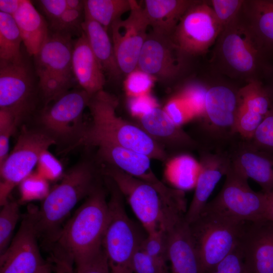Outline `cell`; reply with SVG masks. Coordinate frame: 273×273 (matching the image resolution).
Wrapping results in <instances>:
<instances>
[{
    "instance_id": "6da1fadb",
    "label": "cell",
    "mask_w": 273,
    "mask_h": 273,
    "mask_svg": "<svg viewBox=\"0 0 273 273\" xmlns=\"http://www.w3.org/2000/svg\"><path fill=\"white\" fill-rule=\"evenodd\" d=\"M118 104L114 95L102 90L91 96L87 105L92 121L70 148L79 146H95L99 143L120 146L164 161L167 154L163 147L142 128L118 116Z\"/></svg>"
},
{
    "instance_id": "7a4b0ae2",
    "label": "cell",
    "mask_w": 273,
    "mask_h": 273,
    "mask_svg": "<svg viewBox=\"0 0 273 273\" xmlns=\"http://www.w3.org/2000/svg\"><path fill=\"white\" fill-rule=\"evenodd\" d=\"M98 171L89 160L79 162L64 174L36 210L38 235L55 240L61 224L75 206L100 185Z\"/></svg>"
},
{
    "instance_id": "3957f363",
    "label": "cell",
    "mask_w": 273,
    "mask_h": 273,
    "mask_svg": "<svg viewBox=\"0 0 273 273\" xmlns=\"http://www.w3.org/2000/svg\"><path fill=\"white\" fill-rule=\"evenodd\" d=\"M109 216L106 192L100 184L58 233V251L74 262L96 253L103 247Z\"/></svg>"
},
{
    "instance_id": "277c9868",
    "label": "cell",
    "mask_w": 273,
    "mask_h": 273,
    "mask_svg": "<svg viewBox=\"0 0 273 273\" xmlns=\"http://www.w3.org/2000/svg\"><path fill=\"white\" fill-rule=\"evenodd\" d=\"M216 42L215 57L230 75L251 79L269 75L273 65L255 40L241 12L223 28Z\"/></svg>"
},
{
    "instance_id": "5b68a950",
    "label": "cell",
    "mask_w": 273,
    "mask_h": 273,
    "mask_svg": "<svg viewBox=\"0 0 273 273\" xmlns=\"http://www.w3.org/2000/svg\"><path fill=\"white\" fill-rule=\"evenodd\" d=\"M110 194L109 216L102 246L111 273H133L132 260L143 238L128 216L123 196L109 177L104 176Z\"/></svg>"
},
{
    "instance_id": "8992f818",
    "label": "cell",
    "mask_w": 273,
    "mask_h": 273,
    "mask_svg": "<svg viewBox=\"0 0 273 273\" xmlns=\"http://www.w3.org/2000/svg\"><path fill=\"white\" fill-rule=\"evenodd\" d=\"M101 173L110 178L125 197L147 234L167 229L185 213L167 206L157 190L120 169L105 164Z\"/></svg>"
},
{
    "instance_id": "52a82bcc",
    "label": "cell",
    "mask_w": 273,
    "mask_h": 273,
    "mask_svg": "<svg viewBox=\"0 0 273 273\" xmlns=\"http://www.w3.org/2000/svg\"><path fill=\"white\" fill-rule=\"evenodd\" d=\"M239 89L224 84L207 87L204 111L199 117L202 136L201 150L225 151L240 136L236 126Z\"/></svg>"
},
{
    "instance_id": "ba28073f",
    "label": "cell",
    "mask_w": 273,
    "mask_h": 273,
    "mask_svg": "<svg viewBox=\"0 0 273 273\" xmlns=\"http://www.w3.org/2000/svg\"><path fill=\"white\" fill-rule=\"evenodd\" d=\"M73 42L71 36L50 31L33 56L39 94L45 106L70 90L75 80L72 65Z\"/></svg>"
},
{
    "instance_id": "9c48e42d",
    "label": "cell",
    "mask_w": 273,
    "mask_h": 273,
    "mask_svg": "<svg viewBox=\"0 0 273 273\" xmlns=\"http://www.w3.org/2000/svg\"><path fill=\"white\" fill-rule=\"evenodd\" d=\"M246 222L204 208L198 218L189 224L205 273L236 248Z\"/></svg>"
},
{
    "instance_id": "30bf717a",
    "label": "cell",
    "mask_w": 273,
    "mask_h": 273,
    "mask_svg": "<svg viewBox=\"0 0 273 273\" xmlns=\"http://www.w3.org/2000/svg\"><path fill=\"white\" fill-rule=\"evenodd\" d=\"M225 176L220 191L204 208L240 221L267 219L265 194L253 191L248 184V178L231 163Z\"/></svg>"
},
{
    "instance_id": "8fae6325",
    "label": "cell",
    "mask_w": 273,
    "mask_h": 273,
    "mask_svg": "<svg viewBox=\"0 0 273 273\" xmlns=\"http://www.w3.org/2000/svg\"><path fill=\"white\" fill-rule=\"evenodd\" d=\"M39 94L34 67L22 56L0 59V109L10 112L18 125L35 107Z\"/></svg>"
},
{
    "instance_id": "7c38bea8",
    "label": "cell",
    "mask_w": 273,
    "mask_h": 273,
    "mask_svg": "<svg viewBox=\"0 0 273 273\" xmlns=\"http://www.w3.org/2000/svg\"><path fill=\"white\" fill-rule=\"evenodd\" d=\"M56 142L40 129L24 127L12 151L0 165V204L9 200L13 189L33 172L41 154Z\"/></svg>"
},
{
    "instance_id": "4fadbf2b",
    "label": "cell",
    "mask_w": 273,
    "mask_h": 273,
    "mask_svg": "<svg viewBox=\"0 0 273 273\" xmlns=\"http://www.w3.org/2000/svg\"><path fill=\"white\" fill-rule=\"evenodd\" d=\"M90 96L82 88L70 90L50 105L44 106L39 122L41 129L58 142L70 143V149L81 136L85 126L83 113Z\"/></svg>"
},
{
    "instance_id": "5bb4252c",
    "label": "cell",
    "mask_w": 273,
    "mask_h": 273,
    "mask_svg": "<svg viewBox=\"0 0 273 273\" xmlns=\"http://www.w3.org/2000/svg\"><path fill=\"white\" fill-rule=\"evenodd\" d=\"M221 31L210 5L197 1L183 16L170 37L181 54L197 55L216 42Z\"/></svg>"
},
{
    "instance_id": "9a60e30c",
    "label": "cell",
    "mask_w": 273,
    "mask_h": 273,
    "mask_svg": "<svg viewBox=\"0 0 273 273\" xmlns=\"http://www.w3.org/2000/svg\"><path fill=\"white\" fill-rule=\"evenodd\" d=\"M95 147L98 148L97 157L101 161L152 185L168 206L176 207L183 202L184 192L168 188L161 181L153 172L151 167V159L147 155L107 143H99Z\"/></svg>"
},
{
    "instance_id": "2e32d148",
    "label": "cell",
    "mask_w": 273,
    "mask_h": 273,
    "mask_svg": "<svg viewBox=\"0 0 273 273\" xmlns=\"http://www.w3.org/2000/svg\"><path fill=\"white\" fill-rule=\"evenodd\" d=\"M149 23L144 8L131 0L128 16L114 22L110 29L117 65L128 74L137 68L139 56L148 35Z\"/></svg>"
},
{
    "instance_id": "e0dca14e",
    "label": "cell",
    "mask_w": 273,
    "mask_h": 273,
    "mask_svg": "<svg viewBox=\"0 0 273 273\" xmlns=\"http://www.w3.org/2000/svg\"><path fill=\"white\" fill-rule=\"evenodd\" d=\"M36 209L30 207L7 250L0 255V273H36L46 263L38 248Z\"/></svg>"
},
{
    "instance_id": "ac0fdd59",
    "label": "cell",
    "mask_w": 273,
    "mask_h": 273,
    "mask_svg": "<svg viewBox=\"0 0 273 273\" xmlns=\"http://www.w3.org/2000/svg\"><path fill=\"white\" fill-rule=\"evenodd\" d=\"M238 246L248 273H273V221L246 222Z\"/></svg>"
},
{
    "instance_id": "d6986e66",
    "label": "cell",
    "mask_w": 273,
    "mask_h": 273,
    "mask_svg": "<svg viewBox=\"0 0 273 273\" xmlns=\"http://www.w3.org/2000/svg\"><path fill=\"white\" fill-rule=\"evenodd\" d=\"M237 130L242 138L250 140L273 104V87L254 79L239 89Z\"/></svg>"
},
{
    "instance_id": "ffe728a7",
    "label": "cell",
    "mask_w": 273,
    "mask_h": 273,
    "mask_svg": "<svg viewBox=\"0 0 273 273\" xmlns=\"http://www.w3.org/2000/svg\"><path fill=\"white\" fill-rule=\"evenodd\" d=\"M231 165L267 194L273 191V154L239 136L226 151Z\"/></svg>"
},
{
    "instance_id": "44dd1931",
    "label": "cell",
    "mask_w": 273,
    "mask_h": 273,
    "mask_svg": "<svg viewBox=\"0 0 273 273\" xmlns=\"http://www.w3.org/2000/svg\"><path fill=\"white\" fill-rule=\"evenodd\" d=\"M180 52L170 36L148 34L141 50L138 69L153 77L169 80L180 72L181 63L178 57Z\"/></svg>"
},
{
    "instance_id": "7402d4cb",
    "label": "cell",
    "mask_w": 273,
    "mask_h": 273,
    "mask_svg": "<svg viewBox=\"0 0 273 273\" xmlns=\"http://www.w3.org/2000/svg\"><path fill=\"white\" fill-rule=\"evenodd\" d=\"M200 170L195 186V192L185 214L190 224L199 216L217 183L225 175L230 161L225 151L200 150Z\"/></svg>"
},
{
    "instance_id": "603a6c76",
    "label": "cell",
    "mask_w": 273,
    "mask_h": 273,
    "mask_svg": "<svg viewBox=\"0 0 273 273\" xmlns=\"http://www.w3.org/2000/svg\"><path fill=\"white\" fill-rule=\"evenodd\" d=\"M184 216L172 223L166 231L167 253L171 273H205L190 225Z\"/></svg>"
},
{
    "instance_id": "cb8c5ba5",
    "label": "cell",
    "mask_w": 273,
    "mask_h": 273,
    "mask_svg": "<svg viewBox=\"0 0 273 273\" xmlns=\"http://www.w3.org/2000/svg\"><path fill=\"white\" fill-rule=\"evenodd\" d=\"M140 121V127L162 147L164 144L181 151L199 148L196 141L176 125L165 111L158 107L142 115Z\"/></svg>"
},
{
    "instance_id": "d4e9b609",
    "label": "cell",
    "mask_w": 273,
    "mask_h": 273,
    "mask_svg": "<svg viewBox=\"0 0 273 273\" xmlns=\"http://www.w3.org/2000/svg\"><path fill=\"white\" fill-rule=\"evenodd\" d=\"M72 65L76 81L89 96L103 90L104 72L83 32L74 41Z\"/></svg>"
},
{
    "instance_id": "484cf974",
    "label": "cell",
    "mask_w": 273,
    "mask_h": 273,
    "mask_svg": "<svg viewBox=\"0 0 273 273\" xmlns=\"http://www.w3.org/2000/svg\"><path fill=\"white\" fill-rule=\"evenodd\" d=\"M243 19L264 55L273 58V0L244 1Z\"/></svg>"
},
{
    "instance_id": "4316f807",
    "label": "cell",
    "mask_w": 273,
    "mask_h": 273,
    "mask_svg": "<svg viewBox=\"0 0 273 273\" xmlns=\"http://www.w3.org/2000/svg\"><path fill=\"white\" fill-rule=\"evenodd\" d=\"M26 52L34 56L40 50L49 33V26L31 2L22 0L13 15Z\"/></svg>"
},
{
    "instance_id": "83f0119b",
    "label": "cell",
    "mask_w": 273,
    "mask_h": 273,
    "mask_svg": "<svg viewBox=\"0 0 273 273\" xmlns=\"http://www.w3.org/2000/svg\"><path fill=\"white\" fill-rule=\"evenodd\" d=\"M196 2L146 0L144 8L153 31L161 35L171 36L183 16Z\"/></svg>"
},
{
    "instance_id": "f1b7e54d",
    "label": "cell",
    "mask_w": 273,
    "mask_h": 273,
    "mask_svg": "<svg viewBox=\"0 0 273 273\" xmlns=\"http://www.w3.org/2000/svg\"><path fill=\"white\" fill-rule=\"evenodd\" d=\"M82 30L104 73L111 79H118L122 72L117 65L112 39L107 30L85 12Z\"/></svg>"
},
{
    "instance_id": "f546056e",
    "label": "cell",
    "mask_w": 273,
    "mask_h": 273,
    "mask_svg": "<svg viewBox=\"0 0 273 273\" xmlns=\"http://www.w3.org/2000/svg\"><path fill=\"white\" fill-rule=\"evenodd\" d=\"M200 170L199 162L192 156L183 154L168 162L165 173L171 184L184 191L195 188Z\"/></svg>"
},
{
    "instance_id": "4dcf8cb0",
    "label": "cell",
    "mask_w": 273,
    "mask_h": 273,
    "mask_svg": "<svg viewBox=\"0 0 273 273\" xmlns=\"http://www.w3.org/2000/svg\"><path fill=\"white\" fill-rule=\"evenodd\" d=\"M84 3V12L107 31L131 9V0H86Z\"/></svg>"
},
{
    "instance_id": "1f68e13d",
    "label": "cell",
    "mask_w": 273,
    "mask_h": 273,
    "mask_svg": "<svg viewBox=\"0 0 273 273\" xmlns=\"http://www.w3.org/2000/svg\"><path fill=\"white\" fill-rule=\"evenodd\" d=\"M21 34L13 16L0 12V59L20 57Z\"/></svg>"
},
{
    "instance_id": "d6a6232c",
    "label": "cell",
    "mask_w": 273,
    "mask_h": 273,
    "mask_svg": "<svg viewBox=\"0 0 273 273\" xmlns=\"http://www.w3.org/2000/svg\"><path fill=\"white\" fill-rule=\"evenodd\" d=\"M2 206L0 212V255L9 246L14 231L20 216L17 202L8 200Z\"/></svg>"
},
{
    "instance_id": "836d02e7",
    "label": "cell",
    "mask_w": 273,
    "mask_h": 273,
    "mask_svg": "<svg viewBox=\"0 0 273 273\" xmlns=\"http://www.w3.org/2000/svg\"><path fill=\"white\" fill-rule=\"evenodd\" d=\"M84 20V9L82 10L67 9L61 17L49 25L51 32L62 35L80 36L82 32V23Z\"/></svg>"
},
{
    "instance_id": "e575fe53",
    "label": "cell",
    "mask_w": 273,
    "mask_h": 273,
    "mask_svg": "<svg viewBox=\"0 0 273 273\" xmlns=\"http://www.w3.org/2000/svg\"><path fill=\"white\" fill-rule=\"evenodd\" d=\"M19 186L21 200L23 202L43 200L50 191L48 181L36 171L30 174Z\"/></svg>"
},
{
    "instance_id": "d590c367",
    "label": "cell",
    "mask_w": 273,
    "mask_h": 273,
    "mask_svg": "<svg viewBox=\"0 0 273 273\" xmlns=\"http://www.w3.org/2000/svg\"><path fill=\"white\" fill-rule=\"evenodd\" d=\"M210 3V6L222 30L240 14L244 1L212 0Z\"/></svg>"
},
{
    "instance_id": "8d00e7d4",
    "label": "cell",
    "mask_w": 273,
    "mask_h": 273,
    "mask_svg": "<svg viewBox=\"0 0 273 273\" xmlns=\"http://www.w3.org/2000/svg\"><path fill=\"white\" fill-rule=\"evenodd\" d=\"M164 110L172 121L180 127L197 117L193 108L179 95L168 101Z\"/></svg>"
},
{
    "instance_id": "74e56055",
    "label": "cell",
    "mask_w": 273,
    "mask_h": 273,
    "mask_svg": "<svg viewBox=\"0 0 273 273\" xmlns=\"http://www.w3.org/2000/svg\"><path fill=\"white\" fill-rule=\"evenodd\" d=\"M154 77L136 68L128 73L124 81V87L129 97L149 94L154 83Z\"/></svg>"
},
{
    "instance_id": "f35d334b",
    "label": "cell",
    "mask_w": 273,
    "mask_h": 273,
    "mask_svg": "<svg viewBox=\"0 0 273 273\" xmlns=\"http://www.w3.org/2000/svg\"><path fill=\"white\" fill-rule=\"evenodd\" d=\"M249 140L256 147L273 154V104Z\"/></svg>"
},
{
    "instance_id": "ab89813d",
    "label": "cell",
    "mask_w": 273,
    "mask_h": 273,
    "mask_svg": "<svg viewBox=\"0 0 273 273\" xmlns=\"http://www.w3.org/2000/svg\"><path fill=\"white\" fill-rule=\"evenodd\" d=\"M18 125L15 117L10 112L0 109V165L9 154L10 139Z\"/></svg>"
},
{
    "instance_id": "60d3db41",
    "label": "cell",
    "mask_w": 273,
    "mask_h": 273,
    "mask_svg": "<svg viewBox=\"0 0 273 273\" xmlns=\"http://www.w3.org/2000/svg\"><path fill=\"white\" fill-rule=\"evenodd\" d=\"M74 263L76 265L75 273H111L103 247L92 255Z\"/></svg>"
},
{
    "instance_id": "b9f144b4",
    "label": "cell",
    "mask_w": 273,
    "mask_h": 273,
    "mask_svg": "<svg viewBox=\"0 0 273 273\" xmlns=\"http://www.w3.org/2000/svg\"><path fill=\"white\" fill-rule=\"evenodd\" d=\"M36 167V172L48 181L58 179L64 174L62 163L48 150L41 154Z\"/></svg>"
},
{
    "instance_id": "7bdbcfd3",
    "label": "cell",
    "mask_w": 273,
    "mask_h": 273,
    "mask_svg": "<svg viewBox=\"0 0 273 273\" xmlns=\"http://www.w3.org/2000/svg\"><path fill=\"white\" fill-rule=\"evenodd\" d=\"M207 86L198 82L186 85L178 94L193 108L200 117L203 113Z\"/></svg>"
},
{
    "instance_id": "ee69618b",
    "label": "cell",
    "mask_w": 273,
    "mask_h": 273,
    "mask_svg": "<svg viewBox=\"0 0 273 273\" xmlns=\"http://www.w3.org/2000/svg\"><path fill=\"white\" fill-rule=\"evenodd\" d=\"M132 271L133 273H169L168 269L162 267L147 253L142 244L134 254Z\"/></svg>"
},
{
    "instance_id": "f6af8a7d",
    "label": "cell",
    "mask_w": 273,
    "mask_h": 273,
    "mask_svg": "<svg viewBox=\"0 0 273 273\" xmlns=\"http://www.w3.org/2000/svg\"><path fill=\"white\" fill-rule=\"evenodd\" d=\"M207 273H248L238 246Z\"/></svg>"
},
{
    "instance_id": "bcb514c9",
    "label": "cell",
    "mask_w": 273,
    "mask_h": 273,
    "mask_svg": "<svg viewBox=\"0 0 273 273\" xmlns=\"http://www.w3.org/2000/svg\"><path fill=\"white\" fill-rule=\"evenodd\" d=\"M38 5L49 21L50 25L58 20L67 9L66 0H40Z\"/></svg>"
},
{
    "instance_id": "7dc6e473",
    "label": "cell",
    "mask_w": 273,
    "mask_h": 273,
    "mask_svg": "<svg viewBox=\"0 0 273 273\" xmlns=\"http://www.w3.org/2000/svg\"><path fill=\"white\" fill-rule=\"evenodd\" d=\"M156 107H158L156 100L149 94L130 97L128 102L131 113L139 118Z\"/></svg>"
},
{
    "instance_id": "c3c4849f",
    "label": "cell",
    "mask_w": 273,
    "mask_h": 273,
    "mask_svg": "<svg viewBox=\"0 0 273 273\" xmlns=\"http://www.w3.org/2000/svg\"><path fill=\"white\" fill-rule=\"evenodd\" d=\"M22 2V0H0V12L13 16Z\"/></svg>"
},
{
    "instance_id": "681fc988",
    "label": "cell",
    "mask_w": 273,
    "mask_h": 273,
    "mask_svg": "<svg viewBox=\"0 0 273 273\" xmlns=\"http://www.w3.org/2000/svg\"><path fill=\"white\" fill-rule=\"evenodd\" d=\"M267 199L266 217L267 219L273 221V191L265 194Z\"/></svg>"
},
{
    "instance_id": "f907efd6",
    "label": "cell",
    "mask_w": 273,
    "mask_h": 273,
    "mask_svg": "<svg viewBox=\"0 0 273 273\" xmlns=\"http://www.w3.org/2000/svg\"><path fill=\"white\" fill-rule=\"evenodd\" d=\"M67 9L76 10L84 9V1L80 0H66Z\"/></svg>"
},
{
    "instance_id": "816d5d0a",
    "label": "cell",
    "mask_w": 273,
    "mask_h": 273,
    "mask_svg": "<svg viewBox=\"0 0 273 273\" xmlns=\"http://www.w3.org/2000/svg\"><path fill=\"white\" fill-rule=\"evenodd\" d=\"M55 271L56 273H74L73 267L70 266L59 267Z\"/></svg>"
},
{
    "instance_id": "f5cc1de1",
    "label": "cell",
    "mask_w": 273,
    "mask_h": 273,
    "mask_svg": "<svg viewBox=\"0 0 273 273\" xmlns=\"http://www.w3.org/2000/svg\"><path fill=\"white\" fill-rule=\"evenodd\" d=\"M52 268L51 265L47 263L43 264L36 272V273H51Z\"/></svg>"
},
{
    "instance_id": "db71d44e",
    "label": "cell",
    "mask_w": 273,
    "mask_h": 273,
    "mask_svg": "<svg viewBox=\"0 0 273 273\" xmlns=\"http://www.w3.org/2000/svg\"><path fill=\"white\" fill-rule=\"evenodd\" d=\"M272 76V81L269 83V84H270L272 87H273V67H272V70L269 74V76Z\"/></svg>"
}]
</instances>
